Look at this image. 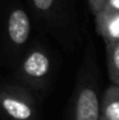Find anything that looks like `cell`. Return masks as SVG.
Segmentation results:
<instances>
[{
    "label": "cell",
    "instance_id": "6da1fadb",
    "mask_svg": "<svg viewBox=\"0 0 119 120\" xmlns=\"http://www.w3.org/2000/svg\"><path fill=\"white\" fill-rule=\"evenodd\" d=\"M15 75L19 84L27 90L42 92L53 75V59L49 51L41 46H32L26 50Z\"/></svg>",
    "mask_w": 119,
    "mask_h": 120
},
{
    "label": "cell",
    "instance_id": "7a4b0ae2",
    "mask_svg": "<svg viewBox=\"0 0 119 120\" xmlns=\"http://www.w3.org/2000/svg\"><path fill=\"white\" fill-rule=\"evenodd\" d=\"M0 116L5 120H40L32 92L21 84L0 86Z\"/></svg>",
    "mask_w": 119,
    "mask_h": 120
},
{
    "label": "cell",
    "instance_id": "3957f363",
    "mask_svg": "<svg viewBox=\"0 0 119 120\" xmlns=\"http://www.w3.org/2000/svg\"><path fill=\"white\" fill-rule=\"evenodd\" d=\"M73 120H100V98L96 81L83 77L73 97Z\"/></svg>",
    "mask_w": 119,
    "mask_h": 120
},
{
    "label": "cell",
    "instance_id": "277c9868",
    "mask_svg": "<svg viewBox=\"0 0 119 120\" xmlns=\"http://www.w3.org/2000/svg\"><path fill=\"white\" fill-rule=\"evenodd\" d=\"M31 19L27 12L21 7H13L7 14L4 26L5 41L14 52L26 51L31 37Z\"/></svg>",
    "mask_w": 119,
    "mask_h": 120
},
{
    "label": "cell",
    "instance_id": "5b68a950",
    "mask_svg": "<svg viewBox=\"0 0 119 120\" xmlns=\"http://www.w3.org/2000/svg\"><path fill=\"white\" fill-rule=\"evenodd\" d=\"M95 24L105 45L119 41V12L100 10L95 14Z\"/></svg>",
    "mask_w": 119,
    "mask_h": 120
},
{
    "label": "cell",
    "instance_id": "8992f818",
    "mask_svg": "<svg viewBox=\"0 0 119 120\" xmlns=\"http://www.w3.org/2000/svg\"><path fill=\"white\" fill-rule=\"evenodd\" d=\"M100 120H119V87L109 86L100 101Z\"/></svg>",
    "mask_w": 119,
    "mask_h": 120
},
{
    "label": "cell",
    "instance_id": "52a82bcc",
    "mask_svg": "<svg viewBox=\"0 0 119 120\" xmlns=\"http://www.w3.org/2000/svg\"><path fill=\"white\" fill-rule=\"evenodd\" d=\"M32 8L42 19L54 22L60 13L61 0H30Z\"/></svg>",
    "mask_w": 119,
    "mask_h": 120
},
{
    "label": "cell",
    "instance_id": "ba28073f",
    "mask_svg": "<svg viewBox=\"0 0 119 120\" xmlns=\"http://www.w3.org/2000/svg\"><path fill=\"white\" fill-rule=\"evenodd\" d=\"M105 49L109 78L113 84L119 87V41L106 44Z\"/></svg>",
    "mask_w": 119,
    "mask_h": 120
},
{
    "label": "cell",
    "instance_id": "9c48e42d",
    "mask_svg": "<svg viewBox=\"0 0 119 120\" xmlns=\"http://www.w3.org/2000/svg\"><path fill=\"white\" fill-rule=\"evenodd\" d=\"M100 10H106V12H119V0H106L104 7ZM99 10V12H100Z\"/></svg>",
    "mask_w": 119,
    "mask_h": 120
},
{
    "label": "cell",
    "instance_id": "30bf717a",
    "mask_svg": "<svg viewBox=\"0 0 119 120\" xmlns=\"http://www.w3.org/2000/svg\"><path fill=\"white\" fill-rule=\"evenodd\" d=\"M105 1H106V0H88V4H90V8H91L92 13L93 14L97 13L99 10L104 7Z\"/></svg>",
    "mask_w": 119,
    "mask_h": 120
}]
</instances>
